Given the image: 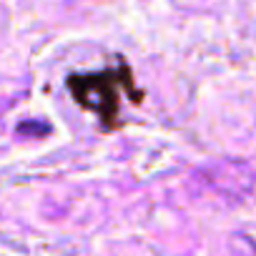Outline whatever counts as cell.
I'll list each match as a JSON object with an SVG mask.
<instances>
[{
	"instance_id": "7a4b0ae2",
	"label": "cell",
	"mask_w": 256,
	"mask_h": 256,
	"mask_svg": "<svg viewBox=\"0 0 256 256\" xmlns=\"http://www.w3.org/2000/svg\"><path fill=\"white\" fill-rule=\"evenodd\" d=\"M18 134H26V136H46L50 134V126L48 123H20L18 126Z\"/></svg>"
},
{
	"instance_id": "6da1fadb",
	"label": "cell",
	"mask_w": 256,
	"mask_h": 256,
	"mask_svg": "<svg viewBox=\"0 0 256 256\" xmlns=\"http://www.w3.org/2000/svg\"><path fill=\"white\" fill-rule=\"evenodd\" d=\"M68 88L80 106L98 110L106 126H110L113 118L118 116V73L116 70H103L98 76H70Z\"/></svg>"
}]
</instances>
